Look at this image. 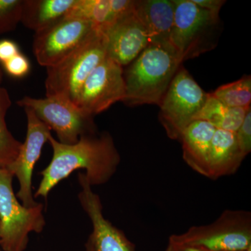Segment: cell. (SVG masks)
Returning <instances> with one entry per match:
<instances>
[{
  "instance_id": "cell-11",
  "label": "cell",
  "mask_w": 251,
  "mask_h": 251,
  "mask_svg": "<svg viewBox=\"0 0 251 251\" xmlns=\"http://www.w3.org/2000/svg\"><path fill=\"white\" fill-rule=\"evenodd\" d=\"M27 120V135L25 141L22 143L15 161L8 170L17 177L20 189L17 197L25 207H33L39 204L33 198L31 178L36 162L40 158L43 148L49 142L51 130L36 116L30 109L24 108Z\"/></svg>"
},
{
  "instance_id": "cell-32",
  "label": "cell",
  "mask_w": 251,
  "mask_h": 251,
  "mask_svg": "<svg viewBox=\"0 0 251 251\" xmlns=\"http://www.w3.org/2000/svg\"><path fill=\"white\" fill-rule=\"evenodd\" d=\"M0 229H1V223H0Z\"/></svg>"
},
{
  "instance_id": "cell-22",
  "label": "cell",
  "mask_w": 251,
  "mask_h": 251,
  "mask_svg": "<svg viewBox=\"0 0 251 251\" xmlns=\"http://www.w3.org/2000/svg\"><path fill=\"white\" fill-rule=\"evenodd\" d=\"M23 0H0V34L14 31L21 23Z\"/></svg>"
},
{
  "instance_id": "cell-25",
  "label": "cell",
  "mask_w": 251,
  "mask_h": 251,
  "mask_svg": "<svg viewBox=\"0 0 251 251\" xmlns=\"http://www.w3.org/2000/svg\"><path fill=\"white\" fill-rule=\"evenodd\" d=\"M110 4L111 25H112L118 20L125 18V16H128L134 11L135 1V0H110Z\"/></svg>"
},
{
  "instance_id": "cell-31",
  "label": "cell",
  "mask_w": 251,
  "mask_h": 251,
  "mask_svg": "<svg viewBox=\"0 0 251 251\" xmlns=\"http://www.w3.org/2000/svg\"><path fill=\"white\" fill-rule=\"evenodd\" d=\"M203 251H204V250H203Z\"/></svg>"
},
{
  "instance_id": "cell-23",
  "label": "cell",
  "mask_w": 251,
  "mask_h": 251,
  "mask_svg": "<svg viewBox=\"0 0 251 251\" xmlns=\"http://www.w3.org/2000/svg\"><path fill=\"white\" fill-rule=\"evenodd\" d=\"M4 70L11 76L21 78L27 75L30 71V63L24 54L20 52L3 64Z\"/></svg>"
},
{
  "instance_id": "cell-18",
  "label": "cell",
  "mask_w": 251,
  "mask_h": 251,
  "mask_svg": "<svg viewBox=\"0 0 251 251\" xmlns=\"http://www.w3.org/2000/svg\"><path fill=\"white\" fill-rule=\"evenodd\" d=\"M247 108H232L227 106L216 99L211 93L196 120H204L214 126L216 129L227 130L236 133L242 125L247 115Z\"/></svg>"
},
{
  "instance_id": "cell-20",
  "label": "cell",
  "mask_w": 251,
  "mask_h": 251,
  "mask_svg": "<svg viewBox=\"0 0 251 251\" xmlns=\"http://www.w3.org/2000/svg\"><path fill=\"white\" fill-rule=\"evenodd\" d=\"M67 16L87 21L103 32L111 25L110 0H76Z\"/></svg>"
},
{
  "instance_id": "cell-24",
  "label": "cell",
  "mask_w": 251,
  "mask_h": 251,
  "mask_svg": "<svg viewBox=\"0 0 251 251\" xmlns=\"http://www.w3.org/2000/svg\"><path fill=\"white\" fill-rule=\"evenodd\" d=\"M236 136L239 148L244 156L251 151V108L248 110L245 118L239 129L236 132Z\"/></svg>"
},
{
  "instance_id": "cell-15",
  "label": "cell",
  "mask_w": 251,
  "mask_h": 251,
  "mask_svg": "<svg viewBox=\"0 0 251 251\" xmlns=\"http://www.w3.org/2000/svg\"><path fill=\"white\" fill-rule=\"evenodd\" d=\"M135 13L146 29L150 43L171 45L175 17L173 0L135 1Z\"/></svg>"
},
{
  "instance_id": "cell-26",
  "label": "cell",
  "mask_w": 251,
  "mask_h": 251,
  "mask_svg": "<svg viewBox=\"0 0 251 251\" xmlns=\"http://www.w3.org/2000/svg\"><path fill=\"white\" fill-rule=\"evenodd\" d=\"M20 52L19 47L14 41L9 39L0 41V62L4 64Z\"/></svg>"
},
{
  "instance_id": "cell-4",
  "label": "cell",
  "mask_w": 251,
  "mask_h": 251,
  "mask_svg": "<svg viewBox=\"0 0 251 251\" xmlns=\"http://www.w3.org/2000/svg\"><path fill=\"white\" fill-rule=\"evenodd\" d=\"M174 24L171 43L182 62L216 47L219 14L200 7L191 0H173Z\"/></svg>"
},
{
  "instance_id": "cell-10",
  "label": "cell",
  "mask_w": 251,
  "mask_h": 251,
  "mask_svg": "<svg viewBox=\"0 0 251 251\" xmlns=\"http://www.w3.org/2000/svg\"><path fill=\"white\" fill-rule=\"evenodd\" d=\"M125 94L123 67L107 56L86 79L76 105L94 117L117 102L123 101Z\"/></svg>"
},
{
  "instance_id": "cell-30",
  "label": "cell",
  "mask_w": 251,
  "mask_h": 251,
  "mask_svg": "<svg viewBox=\"0 0 251 251\" xmlns=\"http://www.w3.org/2000/svg\"><path fill=\"white\" fill-rule=\"evenodd\" d=\"M85 251H90V250L87 247H85Z\"/></svg>"
},
{
  "instance_id": "cell-21",
  "label": "cell",
  "mask_w": 251,
  "mask_h": 251,
  "mask_svg": "<svg viewBox=\"0 0 251 251\" xmlns=\"http://www.w3.org/2000/svg\"><path fill=\"white\" fill-rule=\"evenodd\" d=\"M211 94L227 106L247 108L251 106V76L244 75L239 80L220 86Z\"/></svg>"
},
{
  "instance_id": "cell-1",
  "label": "cell",
  "mask_w": 251,
  "mask_h": 251,
  "mask_svg": "<svg viewBox=\"0 0 251 251\" xmlns=\"http://www.w3.org/2000/svg\"><path fill=\"white\" fill-rule=\"evenodd\" d=\"M49 143L52 149V159L40 173L42 179L35 198H47L54 186L79 169L85 170L91 186L105 184L116 173L121 161L113 138L107 132L82 135L73 145L59 143L51 135Z\"/></svg>"
},
{
  "instance_id": "cell-9",
  "label": "cell",
  "mask_w": 251,
  "mask_h": 251,
  "mask_svg": "<svg viewBox=\"0 0 251 251\" xmlns=\"http://www.w3.org/2000/svg\"><path fill=\"white\" fill-rule=\"evenodd\" d=\"M99 29L80 18L67 16L34 34L33 52L43 67L55 65Z\"/></svg>"
},
{
  "instance_id": "cell-13",
  "label": "cell",
  "mask_w": 251,
  "mask_h": 251,
  "mask_svg": "<svg viewBox=\"0 0 251 251\" xmlns=\"http://www.w3.org/2000/svg\"><path fill=\"white\" fill-rule=\"evenodd\" d=\"M107 56L122 67L130 63L150 44L146 29L134 11L103 31Z\"/></svg>"
},
{
  "instance_id": "cell-27",
  "label": "cell",
  "mask_w": 251,
  "mask_h": 251,
  "mask_svg": "<svg viewBox=\"0 0 251 251\" xmlns=\"http://www.w3.org/2000/svg\"><path fill=\"white\" fill-rule=\"evenodd\" d=\"M194 4L214 14H219L221 8L226 2L224 0H191Z\"/></svg>"
},
{
  "instance_id": "cell-8",
  "label": "cell",
  "mask_w": 251,
  "mask_h": 251,
  "mask_svg": "<svg viewBox=\"0 0 251 251\" xmlns=\"http://www.w3.org/2000/svg\"><path fill=\"white\" fill-rule=\"evenodd\" d=\"M17 104L23 108L30 109L50 129L54 130L59 143L73 145L82 135L97 133L94 117L62 97H24Z\"/></svg>"
},
{
  "instance_id": "cell-17",
  "label": "cell",
  "mask_w": 251,
  "mask_h": 251,
  "mask_svg": "<svg viewBox=\"0 0 251 251\" xmlns=\"http://www.w3.org/2000/svg\"><path fill=\"white\" fill-rule=\"evenodd\" d=\"M76 0H23L21 23L36 32L67 17Z\"/></svg>"
},
{
  "instance_id": "cell-5",
  "label": "cell",
  "mask_w": 251,
  "mask_h": 251,
  "mask_svg": "<svg viewBox=\"0 0 251 251\" xmlns=\"http://www.w3.org/2000/svg\"><path fill=\"white\" fill-rule=\"evenodd\" d=\"M168 241L204 251H251V213L225 210L211 224L193 226L184 233L173 234Z\"/></svg>"
},
{
  "instance_id": "cell-14",
  "label": "cell",
  "mask_w": 251,
  "mask_h": 251,
  "mask_svg": "<svg viewBox=\"0 0 251 251\" xmlns=\"http://www.w3.org/2000/svg\"><path fill=\"white\" fill-rule=\"evenodd\" d=\"M216 128L204 120H195L180 137L183 158L198 174L209 177V156L211 140Z\"/></svg>"
},
{
  "instance_id": "cell-2",
  "label": "cell",
  "mask_w": 251,
  "mask_h": 251,
  "mask_svg": "<svg viewBox=\"0 0 251 251\" xmlns=\"http://www.w3.org/2000/svg\"><path fill=\"white\" fill-rule=\"evenodd\" d=\"M181 64L171 44L150 43L124 71L126 94L122 102L130 106L159 105Z\"/></svg>"
},
{
  "instance_id": "cell-28",
  "label": "cell",
  "mask_w": 251,
  "mask_h": 251,
  "mask_svg": "<svg viewBox=\"0 0 251 251\" xmlns=\"http://www.w3.org/2000/svg\"><path fill=\"white\" fill-rule=\"evenodd\" d=\"M165 251H204L199 248L191 247V246L185 245V244H177L169 242Z\"/></svg>"
},
{
  "instance_id": "cell-19",
  "label": "cell",
  "mask_w": 251,
  "mask_h": 251,
  "mask_svg": "<svg viewBox=\"0 0 251 251\" xmlns=\"http://www.w3.org/2000/svg\"><path fill=\"white\" fill-rule=\"evenodd\" d=\"M9 92L0 87V166L8 167L17 157L22 143L18 141L8 129L6 115L11 106Z\"/></svg>"
},
{
  "instance_id": "cell-7",
  "label": "cell",
  "mask_w": 251,
  "mask_h": 251,
  "mask_svg": "<svg viewBox=\"0 0 251 251\" xmlns=\"http://www.w3.org/2000/svg\"><path fill=\"white\" fill-rule=\"evenodd\" d=\"M207 94L181 66L158 105L160 122L171 139L179 140L202 110Z\"/></svg>"
},
{
  "instance_id": "cell-12",
  "label": "cell",
  "mask_w": 251,
  "mask_h": 251,
  "mask_svg": "<svg viewBox=\"0 0 251 251\" xmlns=\"http://www.w3.org/2000/svg\"><path fill=\"white\" fill-rule=\"evenodd\" d=\"M78 180L82 188L79 201L92 224V232L85 247L90 251H136L135 244L124 232L104 217L100 198L92 191L84 173H79Z\"/></svg>"
},
{
  "instance_id": "cell-16",
  "label": "cell",
  "mask_w": 251,
  "mask_h": 251,
  "mask_svg": "<svg viewBox=\"0 0 251 251\" xmlns=\"http://www.w3.org/2000/svg\"><path fill=\"white\" fill-rule=\"evenodd\" d=\"M245 156L243 155L235 133L216 129L209 156V177L216 179L235 173Z\"/></svg>"
},
{
  "instance_id": "cell-3",
  "label": "cell",
  "mask_w": 251,
  "mask_h": 251,
  "mask_svg": "<svg viewBox=\"0 0 251 251\" xmlns=\"http://www.w3.org/2000/svg\"><path fill=\"white\" fill-rule=\"evenodd\" d=\"M106 57L105 34L97 30L60 62L46 68V97H62L76 105L86 79Z\"/></svg>"
},
{
  "instance_id": "cell-6",
  "label": "cell",
  "mask_w": 251,
  "mask_h": 251,
  "mask_svg": "<svg viewBox=\"0 0 251 251\" xmlns=\"http://www.w3.org/2000/svg\"><path fill=\"white\" fill-rule=\"evenodd\" d=\"M13 178L0 166V247L4 251H25L29 233H41L45 227L44 205L39 203L28 208L20 204L13 189Z\"/></svg>"
},
{
  "instance_id": "cell-29",
  "label": "cell",
  "mask_w": 251,
  "mask_h": 251,
  "mask_svg": "<svg viewBox=\"0 0 251 251\" xmlns=\"http://www.w3.org/2000/svg\"><path fill=\"white\" fill-rule=\"evenodd\" d=\"M3 80V72L0 69V87H1V82Z\"/></svg>"
}]
</instances>
